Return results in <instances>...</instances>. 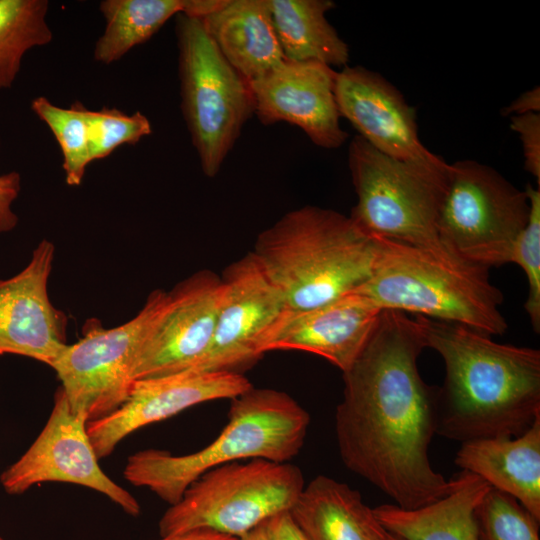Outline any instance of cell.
Masks as SVG:
<instances>
[{"label":"cell","mask_w":540,"mask_h":540,"mask_svg":"<svg viewBox=\"0 0 540 540\" xmlns=\"http://www.w3.org/2000/svg\"><path fill=\"white\" fill-rule=\"evenodd\" d=\"M424 348L415 319L382 310L363 350L343 372V398L335 412L344 465L405 510L431 504L455 486V478L446 480L428 457L438 388L419 373Z\"/></svg>","instance_id":"6da1fadb"},{"label":"cell","mask_w":540,"mask_h":540,"mask_svg":"<svg viewBox=\"0 0 540 540\" xmlns=\"http://www.w3.org/2000/svg\"><path fill=\"white\" fill-rule=\"evenodd\" d=\"M426 348L441 355L436 434L461 443L513 438L540 418V351L501 344L465 326L417 316Z\"/></svg>","instance_id":"7a4b0ae2"},{"label":"cell","mask_w":540,"mask_h":540,"mask_svg":"<svg viewBox=\"0 0 540 540\" xmlns=\"http://www.w3.org/2000/svg\"><path fill=\"white\" fill-rule=\"evenodd\" d=\"M376 248L349 216L307 205L261 232L252 253L287 310L298 312L358 289L371 275Z\"/></svg>","instance_id":"3957f363"},{"label":"cell","mask_w":540,"mask_h":540,"mask_svg":"<svg viewBox=\"0 0 540 540\" xmlns=\"http://www.w3.org/2000/svg\"><path fill=\"white\" fill-rule=\"evenodd\" d=\"M371 275L353 293L379 310L414 313L492 336L508 328L500 311L502 292L489 268L441 243L411 245L376 239Z\"/></svg>","instance_id":"277c9868"},{"label":"cell","mask_w":540,"mask_h":540,"mask_svg":"<svg viewBox=\"0 0 540 540\" xmlns=\"http://www.w3.org/2000/svg\"><path fill=\"white\" fill-rule=\"evenodd\" d=\"M309 413L289 394L253 386L231 399L228 422L204 448L184 455L145 449L129 456L125 479L170 506L207 471L235 461L289 462L302 449Z\"/></svg>","instance_id":"5b68a950"},{"label":"cell","mask_w":540,"mask_h":540,"mask_svg":"<svg viewBox=\"0 0 540 540\" xmlns=\"http://www.w3.org/2000/svg\"><path fill=\"white\" fill-rule=\"evenodd\" d=\"M348 165L357 194L350 218L368 236L431 246L448 184L449 164L434 155L405 161L387 156L356 135Z\"/></svg>","instance_id":"8992f818"},{"label":"cell","mask_w":540,"mask_h":540,"mask_svg":"<svg viewBox=\"0 0 540 540\" xmlns=\"http://www.w3.org/2000/svg\"><path fill=\"white\" fill-rule=\"evenodd\" d=\"M176 36L183 117L202 171L213 178L254 114L253 93L200 18L179 13Z\"/></svg>","instance_id":"52a82bcc"},{"label":"cell","mask_w":540,"mask_h":540,"mask_svg":"<svg viewBox=\"0 0 540 540\" xmlns=\"http://www.w3.org/2000/svg\"><path fill=\"white\" fill-rule=\"evenodd\" d=\"M304 486L301 469L290 462L257 458L224 464L200 476L164 512L159 534L208 528L242 538L289 511Z\"/></svg>","instance_id":"ba28073f"},{"label":"cell","mask_w":540,"mask_h":540,"mask_svg":"<svg viewBox=\"0 0 540 540\" xmlns=\"http://www.w3.org/2000/svg\"><path fill=\"white\" fill-rule=\"evenodd\" d=\"M530 203L499 172L474 160L449 164L448 184L439 211V243L485 266L510 262L514 242L526 226Z\"/></svg>","instance_id":"9c48e42d"},{"label":"cell","mask_w":540,"mask_h":540,"mask_svg":"<svg viewBox=\"0 0 540 540\" xmlns=\"http://www.w3.org/2000/svg\"><path fill=\"white\" fill-rule=\"evenodd\" d=\"M166 293L152 292L139 313L117 327L106 329L99 320L89 319L83 337L67 344L50 366L71 409L88 422L109 415L128 397L136 353Z\"/></svg>","instance_id":"30bf717a"},{"label":"cell","mask_w":540,"mask_h":540,"mask_svg":"<svg viewBox=\"0 0 540 540\" xmlns=\"http://www.w3.org/2000/svg\"><path fill=\"white\" fill-rule=\"evenodd\" d=\"M87 418L74 412L61 387L41 433L28 450L0 476L3 489L20 495L36 484L64 482L81 485L107 496L125 513L137 517L136 498L100 468L87 432Z\"/></svg>","instance_id":"8fae6325"},{"label":"cell","mask_w":540,"mask_h":540,"mask_svg":"<svg viewBox=\"0 0 540 540\" xmlns=\"http://www.w3.org/2000/svg\"><path fill=\"white\" fill-rule=\"evenodd\" d=\"M224 294L223 279L210 270L167 292L136 353L134 382L192 369L211 344Z\"/></svg>","instance_id":"7c38bea8"},{"label":"cell","mask_w":540,"mask_h":540,"mask_svg":"<svg viewBox=\"0 0 540 540\" xmlns=\"http://www.w3.org/2000/svg\"><path fill=\"white\" fill-rule=\"evenodd\" d=\"M222 279L225 294L211 344L191 371L239 373L263 355L267 337L287 311L252 252L232 263Z\"/></svg>","instance_id":"4fadbf2b"},{"label":"cell","mask_w":540,"mask_h":540,"mask_svg":"<svg viewBox=\"0 0 540 540\" xmlns=\"http://www.w3.org/2000/svg\"><path fill=\"white\" fill-rule=\"evenodd\" d=\"M252 387L241 373L183 371L134 382L126 400L109 415L89 421L87 432L99 459L136 430L200 403L232 399Z\"/></svg>","instance_id":"5bb4252c"},{"label":"cell","mask_w":540,"mask_h":540,"mask_svg":"<svg viewBox=\"0 0 540 540\" xmlns=\"http://www.w3.org/2000/svg\"><path fill=\"white\" fill-rule=\"evenodd\" d=\"M336 73L321 62L285 59L250 82L254 114L263 125L288 122L302 129L315 145L339 148L348 134L340 126Z\"/></svg>","instance_id":"9a60e30c"},{"label":"cell","mask_w":540,"mask_h":540,"mask_svg":"<svg viewBox=\"0 0 540 540\" xmlns=\"http://www.w3.org/2000/svg\"><path fill=\"white\" fill-rule=\"evenodd\" d=\"M55 248L42 240L27 266L0 278V354L22 355L51 366L67 346V316L48 295Z\"/></svg>","instance_id":"2e32d148"},{"label":"cell","mask_w":540,"mask_h":540,"mask_svg":"<svg viewBox=\"0 0 540 540\" xmlns=\"http://www.w3.org/2000/svg\"><path fill=\"white\" fill-rule=\"evenodd\" d=\"M335 98L340 116L379 152L405 161L435 155L419 138L415 108L379 73L343 67L336 73Z\"/></svg>","instance_id":"e0dca14e"},{"label":"cell","mask_w":540,"mask_h":540,"mask_svg":"<svg viewBox=\"0 0 540 540\" xmlns=\"http://www.w3.org/2000/svg\"><path fill=\"white\" fill-rule=\"evenodd\" d=\"M380 313L356 293L310 310H287L267 337L263 354L274 350L313 353L343 373L363 350Z\"/></svg>","instance_id":"ac0fdd59"},{"label":"cell","mask_w":540,"mask_h":540,"mask_svg":"<svg viewBox=\"0 0 540 540\" xmlns=\"http://www.w3.org/2000/svg\"><path fill=\"white\" fill-rule=\"evenodd\" d=\"M455 464L513 496L540 521V418L517 437L463 442Z\"/></svg>","instance_id":"d6986e66"},{"label":"cell","mask_w":540,"mask_h":540,"mask_svg":"<svg viewBox=\"0 0 540 540\" xmlns=\"http://www.w3.org/2000/svg\"><path fill=\"white\" fill-rule=\"evenodd\" d=\"M200 19L225 59L249 82L285 60L268 0H222Z\"/></svg>","instance_id":"ffe728a7"},{"label":"cell","mask_w":540,"mask_h":540,"mask_svg":"<svg viewBox=\"0 0 540 540\" xmlns=\"http://www.w3.org/2000/svg\"><path fill=\"white\" fill-rule=\"evenodd\" d=\"M288 512L307 540H386L389 535L357 490L325 475L305 485Z\"/></svg>","instance_id":"44dd1931"},{"label":"cell","mask_w":540,"mask_h":540,"mask_svg":"<svg viewBox=\"0 0 540 540\" xmlns=\"http://www.w3.org/2000/svg\"><path fill=\"white\" fill-rule=\"evenodd\" d=\"M453 490L423 507L405 510L395 504L373 509L381 525L404 540H478L474 511L491 486L462 471Z\"/></svg>","instance_id":"7402d4cb"},{"label":"cell","mask_w":540,"mask_h":540,"mask_svg":"<svg viewBox=\"0 0 540 540\" xmlns=\"http://www.w3.org/2000/svg\"><path fill=\"white\" fill-rule=\"evenodd\" d=\"M284 58L345 67L349 48L326 18L331 0H268Z\"/></svg>","instance_id":"603a6c76"},{"label":"cell","mask_w":540,"mask_h":540,"mask_svg":"<svg viewBox=\"0 0 540 540\" xmlns=\"http://www.w3.org/2000/svg\"><path fill=\"white\" fill-rule=\"evenodd\" d=\"M186 0H104L99 8L105 29L94 48V60L111 64L149 40L174 15L183 13Z\"/></svg>","instance_id":"cb8c5ba5"},{"label":"cell","mask_w":540,"mask_h":540,"mask_svg":"<svg viewBox=\"0 0 540 540\" xmlns=\"http://www.w3.org/2000/svg\"><path fill=\"white\" fill-rule=\"evenodd\" d=\"M47 0H0V90L10 88L25 53L49 44Z\"/></svg>","instance_id":"d4e9b609"},{"label":"cell","mask_w":540,"mask_h":540,"mask_svg":"<svg viewBox=\"0 0 540 540\" xmlns=\"http://www.w3.org/2000/svg\"><path fill=\"white\" fill-rule=\"evenodd\" d=\"M31 109L49 127L61 149L66 183L79 186L91 163L88 108L79 101H75L69 108H62L40 96L32 100Z\"/></svg>","instance_id":"484cf974"},{"label":"cell","mask_w":540,"mask_h":540,"mask_svg":"<svg viewBox=\"0 0 540 540\" xmlns=\"http://www.w3.org/2000/svg\"><path fill=\"white\" fill-rule=\"evenodd\" d=\"M478 540H540L539 521L513 496L490 488L474 511Z\"/></svg>","instance_id":"4316f807"},{"label":"cell","mask_w":540,"mask_h":540,"mask_svg":"<svg viewBox=\"0 0 540 540\" xmlns=\"http://www.w3.org/2000/svg\"><path fill=\"white\" fill-rule=\"evenodd\" d=\"M91 162L109 156L123 144H136L152 133L149 119L139 111L128 115L116 108L87 110Z\"/></svg>","instance_id":"83f0119b"},{"label":"cell","mask_w":540,"mask_h":540,"mask_svg":"<svg viewBox=\"0 0 540 540\" xmlns=\"http://www.w3.org/2000/svg\"><path fill=\"white\" fill-rule=\"evenodd\" d=\"M530 203L529 219L516 238L510 262L519 265L527 278L528 296L524 308L536 333L540 332V186L525 188Z\"/></svg>","instance_id":"f1b7e54d"},{"label":"cell","mask_w":540,"mask_h":540,"mask_svg":"<svg viewBox=\"0 0 540 540\" xmlns=\"http://www.w3.org/2000/svg\"><path fill=\"white\" fill-rule=\"evenodd\" d=\"M510 127L522 142L525 169L540 186V114L510 116Z\"/></svg>","instance_id":"f546056e"},{"label":"cell","mask_w":540,"mask_h":540,"mask_svg":"<svg viewBox=\"0 0 540 540\" xmlns=\"http://www.w3.org/2000/svg\"><path fill=\"white\" fill-rule=\"evenodd\" d=\"M21 189V176L16 171L0 175V233L11 231L18 222L12 204Z\"/></svg>","instance_id":"4dcf8cb0"},{"label":"cell","mask_w":540,"mask_h":540,"mask_svg":"<svg viewBox=\"0 0 540 540\" xmlns=\"http://www.w3.org/2000/svg\"><path fill=\"white\" fill-rule=\"evenodd\" d=\"M265 527L269 540H307L288 511L268 519Z\"/></svg>","instance_id":"1f68e13d"},{"label":"cell","mask_w":540,"mask_h":540,"mask_svg":"<svg viewBox=\"0 0 540 540\" xmlns=\"http://www.w3.org/2000/svg\"><path fill=\"white\" fill-rule=\"evenodd\" d=\"M540 111V89L539 86L522 93L503 109V115L515 116L527 113H539Z\"/></svg>","instance_id":"d6a6232c"},{"label":"cell","mask_w":540,"mask_h":540,"mask_svg":"<svg viewBox=\"0 0 540 540\" xmlns=\"http://www.w3.org/2000/svg\"><path fill=\"white\" fill-rule=\"evenodd\" d=\"M156 540H240V538L208 528H197L176 534L160 536V538Z\"/></svg>","instance_id":"836d02e7"},{"label":"cell","mask_w":540,"mask_h":540,"mask_svg":"<svg viewBox=\"0 0 540 540\" xmlns=\"http://www.w3.org/2000/svg\"><path fill=\"white\" fill-rule=\"evenodd\" d=\"M265 522L250 531L244 537L240 538V540H269L266 532Z\"/></svg>","instance_id":"e575fe53"},{"label":"cell","mask_w":540,"mask_h":540,"mask_svg":"<svg viewBox=\"0 0 540 540\" xmlns=\"http://www.w3.org/2000/svg\"><path fill=\"white\" fill-rule=\"evenodd\" d=\"M386 540H404V539H402V538L399 537V536H396V535H394V534L389 533V535H388V537H387Z\"/></svg>","instance_id":"d590c367"},{"label":"cell","mask_w":540,"mask_h":540,"mask_svg":"<svg viewBox=\"0 0 540 540\" xmlns=\"http://www.w3.org/2000/svg\"><path fill=\"white\" fill-rule=\"evenodd\" d=\"M0 540H3V539L0 537Z\"/></svg>","instance_id":"8d00e7d4"}]
</instances>
